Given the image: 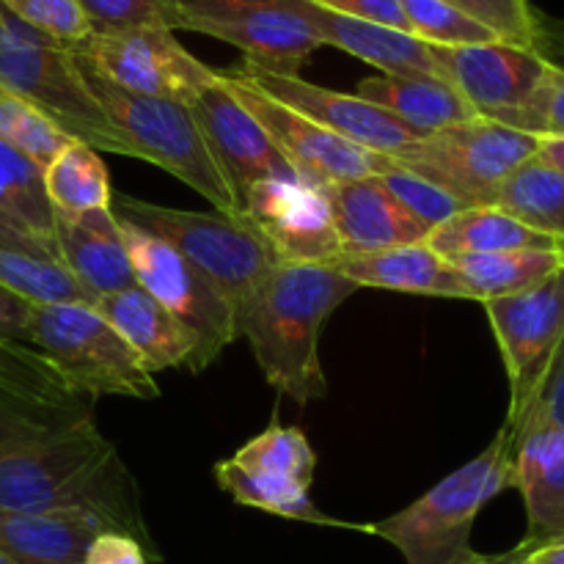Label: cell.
<instances>
[{"mask_svg":"<svg viewBox=\"0 0 564 564\" xmlns=\"http://www.w3.org/2000/svg\"><path fill=\"white\" fill-rule=\"evenodd\" d=\"M91 507L152 549L130 471L91 413L47 411L0 397V512Z\"/></svg>","mask_w":564,"mask_h":564,"instance_id":"1","label":"cell"},{"mask_svg":"<svg viewBox=\"0 0 564 564\" xmlns=\"http://www.w3.org/2000/svg\"><path fill=\"white\" fill-rule=\"evenodd\" d=\"M356 292L358 286L336 268L279 262L237 314V336L248 339L264 380L279 394L297 405L328 397L319 334Z\"/></svg>","mask_w":564,"mask_h":564,"instance_id":"2","label":"cell"},{"mask_svg":"<svg viewBox=\"0 0 564 564\" xmlns=\"http://www.w3.org/2000/svg\"><path fill=\"white\" fill-rule=\"evenodd\" d=\"M510 488H516V435L501 427L488 449L402 512L367 523V534L394 545L408 564H477L482 554L471 545L474 521Z\"/></svg>","mask_w":564,"mask_h":564,"instance_id":"3","label":"cell"},{"mask_svg":"<svg viewBox=\"0 0 564 564\" xmlns=\"http://www.w3.org/2000/svg\"><path fill=\"white\" fill-rule=\"evenodd\" d=\"M0 86L53 121L69 141L135 158L80 69L75 50L42 36L11 14L0 17Z\"/></svg>","mask_w":564,"mask_h":564,"instance_id":"4","label":"cell"},{"mask_svg":"<svg viewBox=\"0 0 564 564\" xmlns=\"http://www.w3.org/2000/svg\"><path fill=\"white\" fill-rule=\"evenodd\" d=\"M116 218L141 226L149 235L169 242L185 262H191L215 292L237 314L248 306L259 286L279 264L273 248L242 215L191 213V209L160 207L135 196L113 193L110 202Z\"/></svg>","mask_w":564,"mask_h":564,"instance_id":"5","label":"cell"},{"mask_svg":"<svg viewBox=\"0 0 564 564\" xmlns=\"http://www.w3.org/2000/svg\"><path fill=\"white\" fill-rule=\"evenodd\" d=\"M31 347L55 369L72 397L154 400L160 394L154 375L91 303L33 308Z\"/></svg>","mask_w":564,"mask_h":564,"instance_id":"6","label":"cell"},{"mask_svg":"<svg viewBox=\"0 0 564 564\" xmlns=\"http://www.w3.org/2000/svg\"><path fill=\"white\" fill-rule=\"evenodd\" d=\"M86 83L91 86L94 97L102 105L121 135L130 141L135 158L149 160L160 165L187 187L207 198L215 213L242 215L224 171L215 163L196 119H193L187 102L180 99L141 97V94L124 91L105 80L99 72H94L86 61L77 55Z\"/></svg>","mask_w":564,"mask_h":564,"instance_id":"7","label":"cell"},{"mask_svg":"<svg viewBox=\"0 0 564 564\" xmlns=\"http://www.w3.org/2000/svg\"><path fill=\"white\" fill-rule=\"evenodd\" d=\"M306 0H158L169 31H193L231 44L246 64L301 75L323 47L303 14Z\"/></svg>","mask_w":564,"mask_h":564,"instance_id":"8","label":"cell"},{"mask_svg":"<svg viewBox=\"0 0 564 564\" xmlns=\"http://www.w3.org/2000/svg\"><path fill=\"white\" fill-rule=\"evenodd\" d=\"M538 143L540 138L477 116L419 138L394 163L438 185L468 209L490 207L499 187L538 154Z\"/></svg>","mask_w":564,"mask_h":564,"instance_id":"9","label":"cell"},{"mask_svg":"<svg viewBox=\"0 0 564 564\" xmlns=\"http://www.w3.org/2000/svg\"><path fill=\"white\" fill-rule=\"evenodd\" d=\"M441 77L449 80L479 119L540 138L538 108L554 61L543 50L510 42L433 47Z\"/></svg>","mask_w":564,"mask_h":564,"instance_id":"10","label":"cell"},{"mask_svg":"<svg viewBox=\"0 0 564 564\" xmlns=\"http://www.w3.org/2000/svg\"><path fill=\"white\" fill-rule=\"evenodd\" d=\"M482 306L510 378V413L505 427L518 441L564 341V264L540 284L485 301Z\"/></svg>","mask_w":564,"mask_h":564,"instance_id":"11","label":"cell"},{"mask_svg":"<svg viewBox=\"0 0 564 564\" xmlns=\"http://www.w3.org/2000/svg\"><path fill=\"white\" fill-rule=\"evenodd\" d=\"M119 224L135 284L143 286L196 339L193 372H204L237 339L235 312L169 242L149 235L130 220L119 218Z\"/></svg>","mask_w":564,"mask_h":564,"instance_id":"12","label":"cell"},{"mask_svg":"<svg viewBox=\"0 0 564 564\" xmlns=\"http://www.w3.org/2000/svg\"><path fill=\"white\" fill-rule=\"evenodd\" d=\"M75 55L105 80L141 97L187 102L218 80V72L193 58L165 25L91 33L77 44Z\"/></svg>","mask_w":564,"mask_h":564,"instance_id":"13","label":"cell"},{"mask_svg":"<svg viewBox=\"0 0 564 564\" xmlns=\"http://www.w3.org/2000/svg\"><path fill=\"white\" fill-rule=\"evenodd\" d=\"M226 88L237 97V102L259 121L270 141L275 143L286 163L295 169L297 180L308 182L314 187H328L336 182L364 180V176L383 174L391 158L369 149L356 147L345 138L334 135L325 127L314 124L306 116L295 113L292 108L281 105L279 99L268 97L262 88L248 83L246 77L231 72H220Z\"/></svg>","mask_w":564,"mask_h":564,"instance_id":"14","label":"cell"},{"mask_svg":"<svg viewBox=\"0 0 564 564\" xmlns=\"http://www.w3.org/2000/svg\"><path fill=\"white\" fill-rule=\"evenodd\" d=\"M242 218L273 248L279 262L334 268L345 257L328 198L308 182H259L246 196Z\"/></svg>","mask_w":564,"mask_h":564,"instance_id":"15","label":"cell"},{"mask_svg":"<svg viewBox=\"0 0 564 564\" xmlns=\"http://www.w3.org/2000/svg\"><path fill=\"white\" fill-rule=\"evenodd\" d=\"M235 72L257 88H262L268 97L279 99L281 105L295 110V113L306 116L314 124L325 127L334 135L345 138V141L356 143L361 149H369V152L386 154V158L394 160L400 154L411 152L419 143L416 132L408 130L389 110L378 108V105L358 97V94L330 91V88L303 80L301 75H279V72H264L251 64H242Z\"/></svg>","mask_w":564,"mask_h":564,"instance_id":"16","label":"cell"},{"mask_svg":"<svg viewBox=\"0 0 564 564\" xmlns=\"http://www.w3.org/2000/svg\"><path fill=\"white\" fill-rule=\"evenodd\" d=\"M187 108H191L215 163L224 171L240 209L251 187L259 182L297 180L295 169L275 149L268 132L226 88L220 72L213 86L202 88L196 97L187 99Z\"/></svg>","mask_w":564,"mask_h":564,"instance_id":"17","label":"cell"},{"mask_svg":"<svg viewBox=\"0 0 564 564\" xmlns=\"http://www.w3.org/2000/svg\"><path fill=\"white\" fill-rule=\"evenodd\" d=\"M516 488L527 505L532 549L564 540V430L532 416L516 441Z\"/></svg>","mask_w":564,"mask_h":564,"instance_id":"18","label":"cell"},{"mask_svg":"<svg viewBox=\"0 0 564 564\" xmlns=\"http://www.w3.org/2000/svg\"><path fill=\"white\" fill-rule=\"evenodd\" d=\"M58 262L83 286L88 301L135 286L124 235L113 209H91L80 215H55Z\"/></svg>","mask_w":564,"mask_h":564,"instance_id":"19","label":"cell"},{"mask_svg":"<svg viewBox=\"0 0 564 564\" xmlns=\"http://www.w3.org/2000/svg\"><path fill=\"white\" fill-rule=\"evenodd\" d=\"M345 253H375L424 242L430 231L397 202L380 176L323 187Z\"/></svg>","mask_w":564,"mask_h":564,"instance_id":"20","label":"cell"},{"mask_svg":"<svg viewBox=\"0 0 564 564\" xmlns=\"http://www.w3.org/2000/svg\"><path fill=\"white\" fill-rule=\"evenodd\" d=\"M102 532H121V527L91 507L0 512V554L14 564H83Z\"/></svg>","mask_w":564,"mask_h":564,"instance_id":"21","label":"cell"},{"mask_svg":"<svg viewBox=\"0 0 564 564\" xmlns=\"http://www.w3.org/2000/svg\"><path fill=\"white\" fill-rule=\"evenodd\" d=\"M334 268L358 290L369 286V290L408 292V295L477 301L455 264L435 251L427 240L375 253H345Z\"/></svg>","mask_w":564,"mask_h":564,"instance_id":"22","label":"cell"},{"mask_svg":"<svg viewBox=\"0 0 564 564\" xmlns=\"http://www.w3.org/2000/svg\"><path fill=\"white\" fill-rule=\"evenodd\" d=\"M91 306L119 330L121 339L135 350L152 375L174 367H187L193 372L196 339L143 286L135 284L113 295L97 297Z\"/></svg>","mask_w":564,"mask_h":564,"instance_id":"23","label":"cell"},{"mask_svg":"<svg viewBox=\"0 0 564 564\" xmlns=\"http://www.w3.org/2000/svg\"><path fill=\"white\" fill-rule=\"evenodd\" d=\"M308 25L319 36V42L328 47H339L367 64L378 66L383 75L416 77V75H438L433 50L416 39L413 33L397 31V28L378 25V22L356 20V17L334 14L328 9H319L314 3H303Z\"/></svg>","mask_w":564,"mask_h":564,"instance_id":"24","label":"cell"},{"mask_svg":"<svg viewBox=\"0 0 564 564\" xmlns=\"http://www.w3.org/2000/svg\"><path fill=\"white\" fill-rule=\"evenodd\" d=\"M358 97L389 110L419 138L477 119V113L460 97V91L438 75L367 77V80L358 83Z\"/></svg>","mask_w":564,"mask_h":564,"instance_id":"25","label":"cell"},{"mask_svg":"<svg viewBox=\"0 0 564 564\" xmlns=\"http://www.w3.org/2000/svg\"><path fill=\"white\" fill-rule=\"evenodd\" d=\"M427 242L444 257L499 251H562L560 242L527 226L501 207L463 209L446 224L435 226Z\"/></svg>","mask_w":564,"mask_h":564,"instance_id":"26","label":"cell"},{"mask_svg":"<svg viewBox=\"0 0 564 564\" xmlns=\"http://www.w3.org/2000/svg\"><path fill=\"white\" fill-rule=\"evenodd\" d=\"M213 474L218 488L226 490L240 507H253V510L270 512V516L314 523V527L350 529V532L367 534V523H345L339 518L325 516L312 501V494H308L312 488H306V485H297L292 479L248 468L242 463H237L235 457L220 460Z\"/></svg>","mask_w":564,"mask_h":564,"instance_id":"27","label":"cell"},{"mask_svg":"<svg viewBox=\"0 0 564 564\" xmlns=\"http://www.w3.org/2000/svg\"><path fill=\"white\" fill-rule=\"evenodd\" d=\"M0 215L36 237L58 262L55 213L44 191V169L3 141H0Z\"/></svg>","mask_w":564,"mask_h":564,"instance_id":"28","label":"cell"},{"mask_svg":"<svg viewBox=\"0 0 564 564\" xmlns=\"http://www.w3.org/2000/svg\"><path fill=\"white\" fill-rule=\"evenodd\" d=\"M471 286L477 303L516 295L549 279L564 264L562 251H499L446 257Z\"/></svg>","mask_w":564,"mask_h":564,"instance_id":"29","label":"cell"},{"mask_svg":"<svg viewBox=\"0 0 564 564\" xmlns=\"http://www.w3.org/2000/svg\"><path fill=\"white\" fill-rule=\"evenodd\" d=\"M44 191L55 215H80L105 209L113 202V187L97 149L72 141L44 169Z\"/></svg>","mask_w":564,"mask_h":564,"instance_id":"30","label":"cell"},{"mask_svg":"<svg viewBox=\"0 0 564 564\" xmlns=\"http://www.w3.org/2000/svg\"><path fill=\"white\" fill-rule=\"evenodd\" d=\"M490 207H501L532 229L543 231L556 240L564 251V174L540 163L538 158L527 160L496 193Z\"/></svg>","mask_w":564,"mask_h":564,"instance_id":"31","label":"cell"},{"mask_svg":"<svg viewBox=\"0 0 564 564\" xmlns=\"http://www.w3.org/2000/svg\"><path fill=\"white\" fill-rule=\"evenodd\" d=\"M0 397L47 411L69 408L75 400L64 380L33 347L11 345L3 339H0Z\"/></svg>","mask_w":564,"mask_h":564,"instance_id":"32","label":"cell"},{"mask_svg":"<svg viewBox=\"0 0 564 564\" xmlns=\"http://www.w3.org/2000/svg\"><path fill=\"white\" fill-rule=\"evenodd\" d=\"M0 284L36 306L47 303H91L83 286L61 262L0 246Z\"/></svg>","mask_w":564,"mask_h":564,"instance_id":"33","label":"cell"},{"mask_svg":"<svg viewBox=\"0 0 564 564\" xmlns=\"http://www.w3.org/2000/svg\"><path fill=\"white\" fill-rule=\"evenodd\" d=\"M231 457L242 463V466L292 479V482L306 485V488H312L314 468H317V455H314L306 433L297 427H281L279 422H273L268 430L253 435Z\"/></svg>","mask_w":564,"mask_h":564,"instance_id":"34","label":"cell"},{"mask_svg":"<svg viewBox=\"0 0 564 564\" xmlns=\"http://www.w3.org/2000/svg\"><path fill=\"white\" fill-rule=\"evenodd\" d=\"M0 141L14 147L42 169H47L72 143L53 121L44 119L33 105L3 86H0Z\"/></svg>","mask_w":564,"mask_h":564,"instance_id":"35","label":"cell"},{"mask_svg":"<svg viewBox=\"0 0 564 564\" xmlns=\"http://www.w3.org/2000/svg\"><path fill=\"white\" fill-rule=\"evenodd\" d=\"M408 31L433 47H466V44L501 42L494 31L444 0H400Z\"/></svg>","mask_w":564,"mask_h":564,"instance_id":"36","label":"cell"},{"mask_svg":"<svg viewBox=\"0 0 564 564\" xmlns=\"http://www.w3.org/2000/svg\"><path fill=\"white\" fill-rule=\"evenodd\" d=\"M378 176H380V182L389 187L391 196H394L397 202H400L402 207H405L408 213H411L413 218H416L427 231H433L435 226L446 224V220L455 218L457 213L468 209L466 204L457 202L455 196H449L446 191H441L438 185L427 182L424 176L402 169V165H397L394 160H391V163L386 165L383 174H378Z\"/></svg>","mask_w":564,"mask_h":564,"instance_id":"37","label":"cell"},{"mask_svg":"<svg viewBox=\"0 0 564 564\" xmlns=\"http://www.w3.org/2000/svg\"><path fill=\"white\" fill-rule=\"evenodd\" d=\"M0 9L69 50L91 36V25L77 0H0Z\"/></svg>","mask_w":564,"mask_h":564,"instance_id":"38","label":"cell"},{"mask_svg":"<svg viewBox=\"0 0 564 564\" xmlns=\"http://www.w3.org/2000/svg\"><path fill=\"white\" fill-rule=\"evenodd\" d=\"M463 14L494 31L501 42L538 47L543 42V25L532 0H444Z\"/></svg>","mask_w":564,"mask_h":564,"instance_id":"39","label":"cell"},{"mask_svg":"<svg viewBox=\"0 0 564 564\" xmlns=\"http://www.w3.org/2000/svg\"><path fill=\"white\" fill-rule=\"evenodd\" d=\"M91 33L130 31V28L165 25L158 0H77Z\"/></svg>","mask_w":564,"mask_h":564,"instance_id":"40","label":"cell"},{"mask_svg":"<svg viewBox=\"0 0 564 564\" xmlns=\"http://www.w3.org/2000/svg\"><path fill=\"white\" fill-rule=\"evenodd\" d=\"M308 3L334 11V14L356 17V20L378 22V25H389L397 28V31L411 33L400 0H308Z\"/></svg>","mask_w":564,"mask_h":564,"instance_id":"41","label":"cell"},{"mask_svg":"<svg viewBox=\"0 0 564 564\" xmlns=\"http://www.w3.org/2000/svg\"><path fill=\"white\" fill-rule=\"evenodd\" d=\"M83 564H149L147 545L121 532H102L86 551Z\"/></svg>","mask_w":564,"mask_h":564,"instance_id":"42","label":"cell"},{"mask_svg":"<svg viewBox=\"0 0 564 564\" xmlns=\"http://www.w3.org/2000/svg\"><path fill=\"white\" fill-rule=\"evenodd\" d=\"M36 303L0 284V339L11 345L31 347V319Z\"/></svg>","mask_w":564,"mask_h":564,"instance_id":"43","label":"cell"},{"mask_svg":"<svg viewBox=\"0 0 564 564\" xmlns=\"http://www.w3.org/2000/svg\"><path fill=\"white\" fill-rule=\"evenodd\" d=\"M532 416L545 419V422L554 424V427L564 430V341L560 352H556L554 364H551L543 389H540L538 402H534V411L529 413V419Z\"/></svg>","mask_w":564,"mask_h":564,"instance_id":"44","label":"cell"},{"mask_svg":"<svg viewBox=\"0 0 564 564\" xmlns=\"http://www.w3.org/2000/svg\"><path fill=\"white\" fill-rule=\"evenodd\" d=\"M540 138H564V69L554 64L538 108Z\"/></svg>","mask_w":564,"mask_h":564,"instance_id":"45","label":"cell"},{"mask_svg":"<svg viewBox=\"0 0 564 564\" xmlns=\"http://www.w3.org/2000/svg\"><path fill=\"white\" fill-rule=\"evenodd\" d=\"M0 246L3 248H17V251H28V253H36V257H50L47 248L42 246V242L36 240L33 235H28V231H22L20 226L9 224V220L0 215Z\"/></svg>","mask_w":564,"mask_h":564,"instance_id":"46","label":"cell"},{"mask_svg":"<svg viewBox=\"0 0 564 564\" xmlns=\"http://www.w3.org/2000/svg\"><path fill=\"white\" fill-rule=\"evenodd\" d=\"M534 158L564 174V138H540Z\"/></svg>","mask_w":564,"mask_h":564,"instance_id":"47","label":"cell"},{"mask_svg":"<svg viewBox=\"0 0 564 564\" xmlns=\"http://www.w3.org/2000/svg\"><path fill=\"white\" fill-rule=\"evenodd\" d=\"M523 564H564V540L532 549L527 560H523Z\"/></svg>","mask_w":564,"mask_h":564,"instance_id":"48","label":"cell"},{"mask_svg":"<svg viewBox=\"0 0 564 564\" xmlns=\"http://www.w3.org/2000/svg\"><path fill=\"white\" fill-rule=\"evenodd\" d=\"M529 551H532V545H529L527 540H521L516 549L505 551V554H494V556L482 554V560H479L477 564H523V560L529 556Z\"/></svg>","mask_w":564,"mask_h":564,"instance_id":"49","label":"cell"},{"mask_svg":"<svg viewBox=\"0 0 564 564\" xmlns=\"http://www.w3.org/2000/svg\"><path fill=\"white\" fill-rule=\"evenodd\" d=\"M0 564H14V562H9L3 554H0Z\"/></svg>","mask_w":564,"mask_h":564,"instance_id":"50","label":"cell"},{"mask_svg":"<svg viewBox=\"0 0 564 564\" xmlns=\"http://www.w3.org/2000/svg\"><path fill=\"white\" fill-rule=\"evenodd\" d=\"M0 17H3V9H0Z\"/></svg>","mask_w":564,"mask_h":564,"instance_id":"51","label":"cell"}]
</instances>
